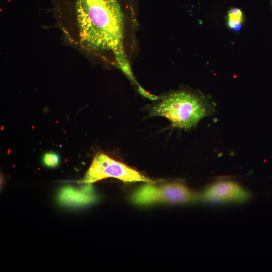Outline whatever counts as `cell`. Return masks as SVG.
I'll use <instances>...</instances> for the list:
<instances>
[{"label":"cell","mask_w":272,"mask_h":272,"mask_svg":"<svg viewBox=\"0 0 272 272\" xmlns=\"http://www.w3.org/2000/svg\"><path fill=\"white\" fill-rule=\"evenodd\" d=\"M75 8L80 43L93 52H111L119 68L138 85L124 51L125 20L118 1L76 0Z\"/></svg>","instance_id":"cell-1"},{"label":"cell","mask_w":272,"mask_h":272,"mask_svg":"<svg viewBox=\"0 0 272 272\" xmlns=\"http://www.w3.org/2000/svg\"><path fill=\"white\" fill-rule=\"evenodd\" d=\"M213 112V107L205 98L186 91L172 93L154 106L152 116L169 120L173 127L189 128Z\"/></svg>","instance_id":"cell-2"},{"label":"cell","mask_w":272,"mask_h":272,"mask_svg":"<svg viewBox=\"0 0 272 272\" xmlns=\"http://www.w3.org/2000/svg\"><path fill=\"white\" fill-rule=\"evenodd\" d=\"M153 182L141 186L132 194L133 203L144 206L158 203L183 204L200 199V195L181 182L156 185Z\"/></svg>","instance_id":"cell-3"},{"label":"cell","mask_w":272,"mask_h":272,"mask_svg":"<svg viewBox=\"0 0 272 272\" xmlns=\"http://www.w3.org/2000/svg\"><path fill=\"white\" fill-rule=\"evenodd\" d=\"M107 178H114L125 182H153L124 163L99 153L95 156L81 182L90 184Z\"/></svg>","instance_id":"cell-4"},{"label":"cell","mask_w":272,"mask_h":272,"mask_svg":"<svg viewBox=\"0 0 272 272\" xmlns=\"http://www.w3.org/2000/svg\"><path fill=\"white\" fill-rule=\"evenodd\" d=\"M200 197L201 200L209 202H242L249 199L250 194L237 182L221 180L207 187Z\"/></svg>","instance_id":"cell-5"},{"label":"cell","mask_w":272,"mask_h":272,"mask_svg":"<svg viewBox=\"0 0 272 272\" xmlns=\"http://www.w3.org/2000/svg\"><path fill=\"white\" fill-rule=\"evenodd\" d=\"M243 21V14L242 11L237 8L230 9L227 14V23L231 29L238 31L242 26Z\"/></svg>","instance_id":"cell-6"},{"label":"cell","mask_w":272,"mask_h":272,"mask_svg":"<svg viewBox=\"0 0 272 272\" xmlns=\"http://www.w3.org/2000/svg\"><path fill=\"white\" fill-rule=\"evenodd\" d=\"M60 161L58 155L54 152H48L43 157V163L47 167L54 168L58 166Z\"/></svg>","instance_id":"cell-7"},{"label":"cell","mask_w":272,"mask_h":272,"mask_svg":"<svg viewBox=\"0 0 272 272\" xmlns=\"http://www.w3.org/2000/svg\"><path fill=\"white\" fill-rule=\"evenodd\" d=\"M271 8H272V0H271Z\"/></svg>","instance_id":"cell-8"}]
</instances>
